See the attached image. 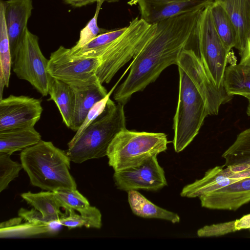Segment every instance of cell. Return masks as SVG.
Returning a JSON list of instances; mask_svg holds the SVG:
<instances>
[{
	"label": "cell",
	"instance_id": "6da1fadb",
	"mask_svg": "<svg viewBox=\"0 0 250 250\" xmlns=\"http://www.w3.org/2000/svg\"><path fill=\"white\" fill-rule=\"evenodd\" d=\"M204 8L156 23L153 35L134 57L127 78L114 94L117 103L125 105L133 94L155 81L164 69L177 65L183 51L194 40L197 21Z\"/></svg>",
	"mask_w": 250,
	"mask_h": 250
},
{
	"label": "cell",
	"instance_id": "7a4b0ae2",
	"mask_svg": "<svg viewBox=\"0 0 250 250\" xmlns=\"http://www.w3.org/2000/svg\"><path fill=\"white\" fill-rule=\"evenodd\" d=\"M20 160L31 184L42 190L77 189L70 173V162L65 151L52 142L41 140L21 151Z\"/></svg>",
	"mask_w": 250,
	"mask_h": 250
},
{
	"label": "cell",
	"instance_id": "3957f363",
	"mask_svg": "<svg viewBox=\"0 0 250 250\" xmlns=\"http://www.w3.org/2000/svg\"><path fill=\"white\" fill-rule=\"evenodd\" d=\"M125 128L124 105L109 98L103 112L69 142L65 153L71 162L77 164L104 157L113 139Z\"/></svg>",
	"mask_w": 250,
	"mask_h": 250
},
{
	"label": "cell",
	"instance_id": "277c9868",
	"mask_svg": "<svg viewBox=\"0 0 250 250\" xmlns=\"http://www.w3.org/2000/svg\"><path fill=\"white\" fill-rule=\"evenodd\" d=\"M179 96L173 118V145L177 153L182 151L198 134L209 115L206 102L186 72L178 67Z\"/></svg>",
	"mask_w": 250,
	"mask_h": 250
},
{
	"label": "cell",
	"instance_id": "5b68a950",
	"mask_svg": "<svg viewBox=\"0 0 250 250\" xmlns=\"http://www.w3.org/2000/svg\"><path fill=\"white\" fill-rule=\"evenodd\" d=\"M156 23L151 24L138 17L126 30L104 48L96 75L102 83H108L117 72L137 55L153 35Z\"/></svg>",
	"mask_w": 250,
	"mask_h": 250
},
{
	"label": "cell",
	"instance_id": "8992f818",
	"mask_svg": "<svg viewBox=\"0 0 250 250\" xmlns=\"http://www.w3.org/2000/svg\"><path fill=\"white\" fill-rule=\"evenodd\" d=\"M169 143L164 133L120 131L110 143L106 156L114 171L131 167L167 150Z\"/></svg>",
	"mask_w": 250,
	"mask_h": 250
},
{
	"label": "cell",
	"instance_id": "52a82bcc",
	"mask_svg": "<svg viewBox=\"0 0 250 250\" xmlns=\"http://www.w3.org/2000/svg\"><path fill=\"white\" fill-rule=\"evenodd\" d=\"M194 41L197 52L208 77L219 88H225L224 79L231 54L215 29L209 4L201 12L196 25Z\"/></svg>",
	"mask_w": 250,
	"mask_h": 250
},
{
	"label": "cell",
	"instance_id": "ba28073f",
	"mask_svg": "<svg viewBox=\"0 0 250 250\" xmlns=\"http://www.w3.org/2000/svg\"><path fill=\"white\" fill-rule=\"evenodd\" d=\"M13 61V70L18 78L28 82L42 96L48 95L53 79L47 71L48 60L41 50L39 38L28 28Z\"/></svg>",
	"mask_w": 250,
	"mask_h": 250
},
{
	"label": "cell",
	"instance_id": "9c48e42d",
	"mask_svg": "<svg viewBox=\"0 0 250 250\" xmlns=\"http://www.w3.org/2000/svg\"><path fill=\"white\" fill-rule=\"evenodd\" d=\"M69 51L61 45L51 53L47 65L49 74L71 86H84L97 81L100 58L73 57Z\"/></svg>",
	"mask_w": 250,
	"mask_h": 250
},
{
	"label": "cell",
	"instance_id": "30bf717a",
	"mask_svg": "<svg viewBox=\"0 0 250 250\" xmlns=\"http://www.w3.org/2000/svg\"><path fill=\"white\" fill-rule=\"evenodd\" d=\"M177 65L186 72L203 96L209 115H217L221 105L233 98L225 88H219L214 84L194 50L185 49L181 54Z\"/></svg>",
	"mask_w": 250,
	"mask_h": 250
},
{
	"label": "cell",
	"instance_id": "8fae6325",
	"mask_svg": "<svg viewBox=\"0 0 250 250\" xmlns=\"http://www.w3.org/2000/svg\"><path fill=\"white\" fill-rule=\"evenodd\" d=\"M157 157L151 156L138 165L114 171L116 188L126 192L139 189L156 191L167 186L165 171Z\"/></svg>",
	"mask_w": 250,
	"mask_h": 250
},
{
	"label": "cell",
	"instance_id": "7c38bea8",
	"mask_svg": "<svg viewBox=\"0 0 250 250\" xmlns=\"http://www.w3.org/2000/svg\"><path fill=\"white\" fill-rule=\"evenodd\" d=\"M40 99L10 95L0 100V131L34 127L43 108Z\"/></svg>",
	"mask_w": 250,
	"mask_h": 250
},
{
	"label": "cell",
	"instance_id": "4fadbf2b",
	"mask_svg": "<svg viewBox=\"0 0 250 250\" xmlns=\"http://www.w3.org/2000/svg\"><path fill=\"white\" fill-rule=\"evenodd\" d=\"M213 0H131L137 5L141 19L154 24L184 13L204 8Z\"/></svg>",
	"mask_w": 250,
	"mask_h": 250
},
{
	"label": "cell",
	"instance_id": "5bb4252c",
	"mask_svg": "<svg viewBox=\"0 0 250 250\" xmlns=\"http://www.w3.org/2000/svg\"><path fill=\"white\" fill-rule=\"evenodd\" d=\"M202 207L235 211L250 202V176L199 197Z\"/></svg>",
	"mask_w": 250,
	"mask_h": 250
},
{
	"label": "cell",
	"instance_id": "9a60e30c",
	"mask_svg": "<svg viewBox=\"0 0 250 250\" xmlns=\"http://www.w3.org/2000/svg\"><path fill=\"white\" fill-rule=\"evenodd\" d=\"M240 167L216 166L208 169L204 176L194 182L186 185L180 195L183 197L195 198L205 193L215 191L236 182L243 178L238 173Z\"/></svg>",
	"mask_w": 250,
	"mask_h": 250
},
{
	"label": "cell",
	"instance_id": "2e32d148",
	"mask_svg": "<svg viewBox=\"0 0 250 250\" xmlns=\"http://www.w3.org/2000/svg\"><path fill=\"white\" fill-rule=\"evenodd\" d=\"M5 19L12 59L27 28L33 8L32 0L4 1Z\"/></svg>",
	"mask_w": 250,
	"mask_h": 250
},
{
	"label": "cell",
	"instance_id": "e0dca14e",
	"mask_svg": "<svg viewBox=\"0 0 250 250\" xmlns=\"http://www.w3.org/2000/svg\"><path fill=\"white\" fill-rule=\"evenodd\" d=\"M71 87L75 95V105L71 129L76 132L90 109L109 93L98 79L86 86Z\"/></svg>",
	"mask_w": 250,
	"mask_h": 250
},
{
	"label": "cell",
	"instance_id": "ac0fdd59",
	"mask_svg": "<svg viewBox=\"0 0 250 250\" xmlns=\"http://www.w3.org/2000/svg\"><path fill=\"white\" fill-rule=\"evenodd\" d=\"M213 0L221 3L230 17L237 32L235 48L240 54L250 36V0Z\"/></svg>",
	"mask_w": 250,
	"mask_h": 250
},
{
	"label": "cell",
	"instance_id": "d6986e66",
	"mask_svg": "<svg viewBox=\"0 0 250 250\" xmlns=\"http://www.w3.org/2000/svg\"><path fill=\"white\" fill-rule=\"evenodd\" d=\"M62 208L68 212L76 210L81 215L89 218L100 228L102 226V214L98 208L91 206L87 199L77 189L62 188L53 191Z\"/></svg>",
	"mask_w": 250,
	"mask_h": 250
},
{
	"label": "cell",
	"instance_id": "ffe728a7",
	"mask_svg": "<svg viewBox=\"0 0 250 250\" xmlns=\"http://www.w3.org/2000/svg\"><path fill=\"white\" fill-rule=\"evenodd\" d=\"M41 135L34 127L0 131V152L10 154L39 143Z\"/></svg>",
	"mask_w": 250,
	"mask_h": 250
},
{
	"label": "cell",
	"instance_id": "44dd1931",
	"mask_svg": "<svg viewBox=\"0 0 250 250\" xmlns=\"http://www.w3.org/2000/svg\"><path fill=\"white\" fill-rule=\"evenodd\" d=\"M49 100L56 104L63 123L71 129L74 113L75 95L72 87L58 79H52L49 88Z\"/></svg>",
	"mask_w": 250,
	"mask_h": 250
},
{
	"label": "cell",
	"instance_id": "7402d4cb",
	"mask_svg": "<svg viewBox=\"0 0 250 250\" xmlns=\"http://www.w3.org/2000/svg\"><path fill=\"white\" fill-rule=\"evenodd\" d=\"M127 194L130 208L136 216L164 220L173 224L180 222V217L178 214L156 206L137 190L128 191Z\"/></svg>",
	"mask_w": 250,
	"mask_h": 250
},
{
	"label": "cell",
	"instance_id": "603a6c76",
	"mask_svg": "<svg viewBox=\"0 0 250 250\" xmlns=\"http://www.w3.org/2000/svg\"><path fill=\"white\" fill-rule=\"evenodd\" d=\"M21 196L28 204L40 211L47 222L58 223L61 217L64 215L60 210L61 205L53 191L38 193L28 191L21 193Z\"/></svg>",
	"mask_w": 250,
	"mask_h": 250
},
{
	"label": "cell",
	"instance_id": "cb8c5ba5",
	"mask_svg": "<svg viewBox=\"0 0 250 250\" xmlns=\"http://www.w3.org/2000/svg\"><path fill=\"white\" fill-rule=\"evenodd\" d=\"M224 87L229 95L242 96L250 100V66L239 63L227 66Z\"/></svg>",
	"mask_w": 250,
	"mask_h": 250
},
{
	"label": "cell",
	"instance_id": "d4e9b609",
	"mask_svg": "<svg viewBox=\"0 0 250 250\" xmlns=\"http://www.w3.org/2000/svg\"><path fill=\"white\" fill-rule=\"evenodd\" d=\"M209 7L216 32L226 48L230 51L235 47L237 42V32L233 22L219 2L213 0Z\"/></svg>",
	"mask_w": 250,
	"mask_h": 250
},
{
	"label": "cell",
	"instance_id": "484cf974",
	"mask_svg": "<svg viewBox=\"0 0 250 250\" xmlns=\"http://www.w3.org/2000/svg\"><path fill=\"white\" fill-rule=\"evenodd\" d=\"M4 1H0V99L4 87H9L12 57L5 19Z\"/></svg>",
	"mask_w": 250,
	"mask_h": 250
},
{
	"label": "cell",
	"instance_id": "4316f807",
	"mask_svg": "<svg viewBox=\"0 0 250 250\" xmlns=\"http://www.w3.org/2000/svg\"><path fill=\"white\" fill-rule=\"evenodd\" d=\"M222 157L227 167L250 166V128L237 135Z\"/></svg>",
	"mask_w": 250,
	"mask_h": 250
},
{
	"label": "cell",
	"instance_id": "83f0119b",
	"mask_svg": "<svg viewBox=\"0 0 250 250\" xmlns=\"http://www.w3.org/2000/svg\"><path fill=\"white\" fill-rule=\"evenodd\" d=\"M126 29V26L100 34L88 43L76 50L72 51L69 48V54L73 57L99 58L104 48L119 37Z\"/></svg>",
	"mask_w": 250,
	"mask_h": 250
},
{
	"label": "cell",
	"instance_id": "f1b7e54d",
	"mask_svg": "<svg viewBox=\"0 0 250 250\" xmlns=\"http://www.w3.org/2000/svg\"><path fill=\"white\" fill-rule=\"evenodd\" d=\"M57 222L34 224L26 222L23 224L0 228V237L4 238H26L55 232L54 224Z\"/></svg>",
	"mask_w": 250,
	"mask_h": 250
},
{
	"label": "cell",
	"instance_id": "f546056e",
	"mask_svg": "<svg viewBox=\"0 0 250 250\" xmlns=\"http://www.w3.org/2000/svg\"><path fill=\"white\" fill-rule=\"evenodd\" d=\"M11 154L0 152V192L8 186L9 183L19 176L23 169L22 164L13 161Z\"/></svg>",
	"mask_w": 250,
	"mask_h": 250
},
{
	"label": "cell",
	"instance_id": "4dcf8cb0",
	"mask_svg": "<svg viewBox=\"0 0 250 250\" xmlns=\"http://www.w3.org/2000/svg\"><path fill=\"white\" fill-rule=\"evenodd\" d=\"M104 0H98L95 13L93 17L88 21L86 25L83 28L80 33V37L76 44L70 49L76 50L92 41L99 34L106 31L101 29L98 25L97 21L101 6Z\"/></svg>",
	"mask_w": 250,
	"mask_h": 250
},
{
	"label": "cell",
	"instance_id": "1f68e13d",
	"mask_svg": "<svg viewBox=\"0 0 250 250\" xmlns=\"http://www.w3.org/2000/svg\"><path fill=\"white\" fill-rule=\"evenodd\" d=\"M236 220L205 226L198 229L197 235L199 237H217L238 231Z\"/></svg>",
	"mask_w": 250,
	"mask_h": 250
},
{
	"label": "cell",
	"instance_id": "d6a6232c",
	"mask_svg": "<svg viewBox=\"0 0 250 250\" xmlns=\"http://www.w3.org/2000/svg\"><path fill=\"white\" fill-rule=\"evenodd\" d=\"M58 223L60 225L66 227L69 229L85 227L87 228L99 229V226L88 218L79 215L72 210L68 212L67 215L61 217Z\"/></svg>",
	"mask_w": 250,
	"mask_h": 250
},
{
	"label": "cell",
	"instance_id": "836d02e7",
	"mask_svg": "<svg viewBox=\"0 0 250 250\" xmlns=\"http://www.w3.org/2000/svg\"><path fill=\"white\" fill-rule=\"evenodd\" d=\"M110 94L104 99L97 103L89 111L83 124L76 132L74 136H78L92 122L98 118L104 111L107 102L109 98Z\"/></svg>",
	"mask_w": 250,
	"mask_h": 250
},
{
	"label": "cell",
	"instance_id": "e575fe53",
	"mask_svg": "<svg viewBox=\"0 0 250 250\" xmlns=\"http://www.w3.org/2000/svg\"><path fill=\"white\" fill-rule=\"evenodd\" d=\"M18 214V216L21 217L26 222L34 224L47 222L44 219L42 213L35 208L28 210L22 208L19 209Z\"/></svg>",
	"mask_w": 250,
	"mask_h": 250
},
{
	"label": "cell",
	"instance_id": "d590c367",
	"mask_svg": "<svg viewBox=\"0 0 250 250\" xmlns=\"http://www.w3.org/2000/svg\"><path fill=\"white\" fill-rule=\"evenodd\" d=\"M239 55L240 56L239 63L250 66V36L245 49Z\"/></svg>",
	"mask_w": 250,
	"mask_h": 250
},
{
	"label": "cell",
	"instance_id": "8d00e7d4",
	"mask_svg": "<svg viewBox=\"0 0 250 250\" xmlns=\"http://www.w3.org/2000/svg\"><path fill=\"white\" fill-rule=\"evenodd\" d=\"M98 0H63V2L73 7H81L95 2Z\"/></svg>",
	"mask_w": 250,
	"mask_h": 250
},
{
	"label": "cell",
	"instance_id": "74e56055",
	"mask_svg": "<svg viewBox=\"0 0 250 250\" xmlns=\"http://www.w3.org/2000/svg\"><path fill=\"white\" fill-rule=\"evenodd\" d=\"M236 226L238 230L242 229H250V214L246 215L240 219H237Z\"/></svg>",
	"mask_w": 250,
	"mask_h": 250
},
{
	"label": "cell",
	"instance_id": "f35d334b",
	"mask_svg": "<svg viewBox=\"0 0 250 250\" xmlns=\"http://www.w3.org/2000/svg\"><path fill=\"white\" fill-rule=\"evenodd\" d=\"M22 220V219L20 216L10 219L6 221L1 222L0 225V228L10 227L19 225L21 223Z\"/></svg>",
	"mask_w": 250,
	"mask_h": 250
},
{
	"label": "cell",
	"instance_id": "ab89813d",
	"mask_svg": "<svg viewBox=\"0 0 250 250\" xmlns=\"http://www.w3.org/2000/svg\"><path fill=\"white\" fill-rule=\"evenodd\" d=\"M247 113L250 116V100H249V104L247 109Z\"/></svg>",
	"mask_w": 250,
	"mask_h": 250
},
{
	"label": "cell",
	"instance_id": "60d3db41",
	"mask_svg": "<svg viewBox=\"0 0 250 250\" xmlns=\"http://www.w3.org/2000/svg\"><path fill=\"white\" fill-rule=\"evenodd\" d=\"M119 0H104V1H106L109 3H113L119 1Z\"/></svg>",
	"mask_w": 250,
	"mask_h": 250
},
{
	"label": "cell",
	"instance_id": "b9f144b4",
	"mask_svg": "<svg viewBox=\"0 0 250 250\" xmlns=\"http://www.w3.org/2000/svg\"><path fill=\"white\" fill-rule=\"evenodd\" d=\"M249 230H250V229H249Z\"/></svg>",
	"mask_w": 250,
	"mask_h": 250
}]
</instances>
